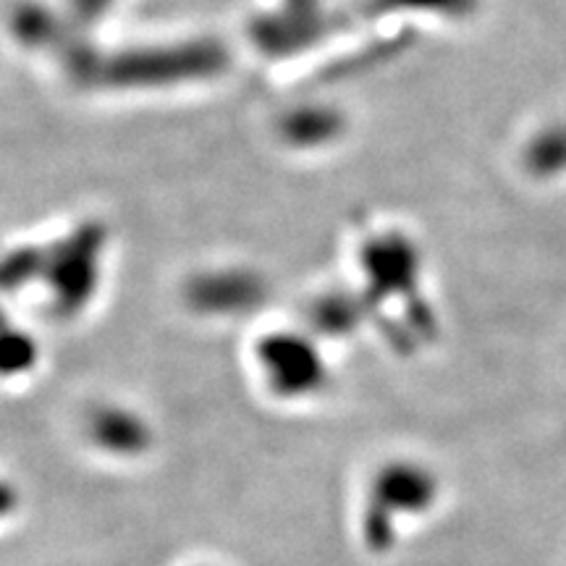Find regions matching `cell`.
Returning a JSON list of instances; mask_svg holds the SVG:
<instances>
[{
	"mask_svg": "<svg viewBox=\"0 0 566 566\" xmlns=\"http://www.w3.org/2000/svg\"><path fill=\"white\" fill-rule=\"evenodd\" d=\"M527 171L537 179H551L566 171V126L556 124L543 129L525 150Z\"/></svg>",
	"mask_w": 566,
	"mask_h": 566,
	"instance_id": "obj_1",
	"label": "cell"
},
{
	"mask_svg": "<svg viewBox=\"0 0 566 566\" xmlns=\"http://www.w3.org/2000/svg\"><path fill=\"white\" fill-rule=\"evenodd\" d=\"M399 3V0H396ZM405 6H415V9H430L451 13V17H464V13L475 11L478 0H401Z\"/></svg>",
	"mask_w": 566,
	"mask_h": 566,
	"instance_id": "obj_2",
	"label": "cell"
}]
</instances>
